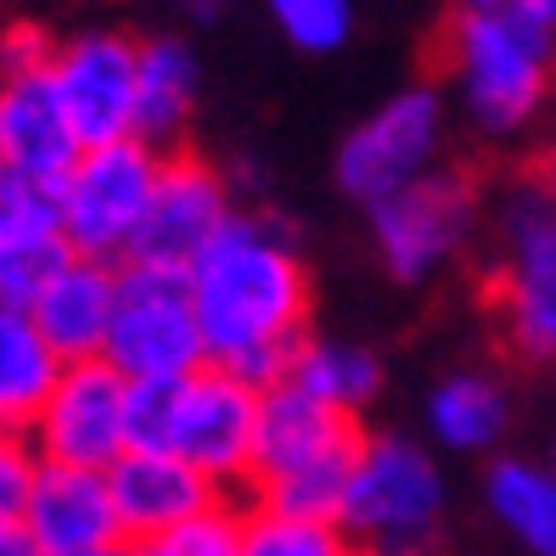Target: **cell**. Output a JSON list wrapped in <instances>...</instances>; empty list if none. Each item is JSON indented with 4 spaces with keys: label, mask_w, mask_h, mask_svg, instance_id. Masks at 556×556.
<instances>
[{
    "label": "cell",
    "mask_w": 556,
    "mask_h": 556,
    "mask_svg": "<svg viewBox=\"0 0 556 556\" xmlns=\"http://www.w3.org/2000/svg\"><path fill=\"white\" fill-rule=\"evenodd\" d=\"M208 366L253 388H276L309 338V265L292 231L270 214H231V225L186 270Z\"/></svg>",
    "instance_id": "1"
},
{
    "label": "cell",
    "mask_w": 556,
    "mask_h": 556,
    "mask_svg": "<svg viewBox=\"0 0 556 556\" xmlns=\"http://www.w3.org/2000/svg\"><path fill=\"white\" fill-rule=\"evenodd\" d=\"M258 388L225 366H203L180 382H129V450H169L203 472L219 495L253 483Z\"/></svg>",
    "instance_id": "2"
},
{
    "label": "cell",
    "mask_w": 556,
    "mask_h": 556,
    "mask_svg": "<svg viewBox=\"0 0 556 556\" xmlns=\"http://www.w3.org/2000/svg\"><path fill=\"white\" fill-rule=\"evenodd\" d=\"M444 68L462 113L483 136H522L556 85V35L517 7L455 12L444 28Z\"/></svg>",
    "instance_id": "3"
},
{
    "label": "cell",
    "mask_w": 556,
    "mask_h": 556,
    "mask_svg": "<svg viewBox=\"0 0 556 556\" xmlns=\"http://www.w3.org/2000/svg\"><path fill=\"white\" fill-rule=\"evenodd\" d=\"M450 511L439 455L410 433H359L338 529L359 556H428Z\"/></svg>",
    "instance_id": "4"
},
{
    "label": "cell",
    "mask_w": 556,
    "mask_h": 556,
    "mask_svg": "<svg viewBox=\"0 0 556 556\" xmlns=\"http://www.w3.org/2000/svg\"><path fill=\"white\" fill-rule=\"evenodd\" d=\"M163 169V152L141 136H124L108 147H85L74 169L56 180V231L79 258L113 265L129 258V242L141 231V214L152 203V186Z\"/></svg>",
    "instance_id": "5"
},
{
    "label": "cell",
    "mask_w": 556,
    "mask_h": 556,
    "mask_svg": "<svg viewBox=\"0 0 556 556\" xmlns=\"http://www.w3.org/2000/svg\"><path fill=\"white\" fill-rule=\"evenodd\" d=\"M102 359L124 382H180L191 371H203L208 349H203V326H198V309H191L186 276L124 265Z\"/></svg>",
    "instance_id": "6"
},
{
    "label": "cell",
    "mask_w": 556,
    "mask_h": 556,
    "mask_svg": "<svg viewBox=\"0 0 556 556\" xmlns=\"http://www.w3.org/2000/svg\"><path fill=\"white\" fill-rule=\"evenodd\" d=\"M439 152H444V96L433 85H410L349 129L332 169L349 203L377 208L382 198L433 175Z\"/></svg>",
    "instance_id": "7"
},
{
    "label": "cell",
    "mask_w": 556,
    "mask_h": 556,
    "mask_svg": "<svg viewBox=\"0 0 556 556\" xmlns=\"http://www.w3.org/2000/svg\"><path fill=\"white\" fill-rule=\"evenodd\" d=\"M371 214L377 258L394 281H433L444 265L462 258V248L478 231V186L462 169H433L416 186L382 198Z\"/></svg>",
    "instance_id": "8"
},
{
    "label": "cell",
    "mask_w": 556,
    "mask_h": 556,
    "mask_svg": "<svg viewBox=\"0 0 556 556\" xmlns=\"http://www.w3.org/2000/svg\"><path fill=\"white\" fill-rule=\"evenodd\" d=\"M495 299L506 343L545 366L556 359V208L540 186H517L501 203V276Z\"/></svg>",
    "instance_id": "9"
},
{
    "label": "cell",
    "mask_w": 556,
    "mask_h": 556,
    "mask_svg": "<svg viewBox=\"0 0 556 556\" xmlns=\"http://www.w3.org/2000/svg\"><path fill=\"white\" fill-rule=\"evenodd\" d=\"M28 444H35L40 462L108 472L129 450V382L108 359L62 366V377L51 382V394L35 416V428H28Z\"/></svg>",
    "instance_id": "10"
},
{
    "label": "cell",
    "mask_w": 556,
    "mask_h": 556,
    "mask_svg": "<svg viewBox=\"0 0 556 556\" xmlns=\"http://www.w3.org/2000/svg\"><path fill=\"white\" fill-rule=\"evenodd\" d=\"M231 186L198 152H163V169L152 186V203L141 214V231L129 242L124 265L147 270H175L186 276L203 258V248L231 225Z\"/></svg>",
    "instance_id": "11"
},
{
    "label": "cell",
    "mask_w": 556,
    "mask_h": 556,
    "mask_svg": "<svg viewBox=\"0 0 556 556\" xmlns=\"http://www.w3.org/2000/svg\"><path fill=\"white\" fill-rule=\"evenodd\" d=\"M51 85L68 113L79 147H108L136 136V85H141V46L113 28H96L51 51Z\"/></svg>",
    "instance_id": "12"
},
{
    "label": "cell",
    "mask_w": 556,
    "mask_h": 556,
    "mask_svg": "<svg viewBox=\"0 0 556 556\" xmlns=\"http://www.w3.org/2000/svg\"><path fill=\"white\" fill-rule=\"evenodd\" d=\"M23 529L35 540L40 556H62V551H90V545H118V511L108 495V472L90 467H62V462H40L35 483L23 501Z\"/></svg>",
    "instance_id": "13"
},
{
    "label": "cell",
    "mask_w": 556,
    "mask_h": 556,
    "mask_svg": "<svg viewBox=\"0 0 556 556\" xmlns=\"http://www.w3.org/2000/svg\"><path fill=\"white\" fill-rule=\"evenodd\" d=\"M79 152L85 147L56 102L51 62L46 68H23V74H0V163L7 169L56 186L74 169Z\"/></svg>",
    "instance_id": "14"
},
{
    "label": "cell",
    "mask_w": 556,
    "mask_h": 556,
    "mask_svg": "<svg viewBox=\"0 0 556 556\" xmlns=\"http://www.w3.org/2000/svg\"><path fill=\"white\" fill-rule=\"evenodd\" d=\"M108 495L118 511L124 545H136V540H152L163 529H175V522L198 517L203 506H214L219 489L169 450H124L108 467Z\"/></svg>",
    "instance_id": "15"
},
{
    "label": "cell",
    "mask_w": 556,
    "mask_h": 556,
    "mask_svg": "<svg viewBox=\"0 0 556 556\" xmlns=\"http://www.w3.org/2000/svg\"><path fill=\"white\" fill-rule=\"evenodd\" d=\"M359 444V421L309 400L304 388L276 382L258 388V433H253V483L299 472L326 455H349Z\"/></svg>",
    "instance_id": "16"
},
{
    "label": "cell",
    "mask_w": 556,
    "mask_h": 556,
    "mask_svg": "<svg viewBox=\"0 0 556 556\" xmlns=\"http://www.w3.org/2000/svg\"><path fill=\"white\" fill-rule=\"evenodd\" d=\"M113 299H118V270L74 253L35 299L28 320H35V332L51 343L62 366H79V359H102L108 326H113Z\"/></svg>",
    "instance_id": "17"
},
{
    "label": "cell",
    "mask_w": 556,
    "mask_h": 556,
    "mask_svg": "<svg viewBox=\"0 0 556 556\" xmlns=\"http://www.w3.org/2000/svg\"><path fill=\"white\" fill-rule=\"evenodd\" d=\"M421 428H428V439L450 455H489L511 428V394L495 371H478V366L444 371L428 388Z\"/></svg>",
    "instance_id": "18"
},
{
    "label": "cell",
    "mask_w": 556,
    "mask_h": 556,
    "mask_svg": "<svg viewBox=\"0 0 556 556\" xmlns=\"http://www.w3.org/2000/svg\"><path fill=\"white\" fill-rule=\"evenodd\" d=\"M483 506L522 556H556V467L534 455H495L483 472Z\"/></svg>",
    "instance_id": "19"
},
{
    "label": "cell",
    "mask_w": 556,
    "mask_h": 556,
    "mask_svg": "<svg viewBox=\"0 0 556 556\" xmlns=\"http://www.w3.org/2000/svg\"><path fill=\"white\" fill-rule=\"evenodd\" d=\"M198 108V56L186 40H147L141 46V85H136V136L147 147H169Z\"/></svg>",
    "instance_id": "20"
},
{
    "label": "cell",
    "mask_w": 556,
    "mask_h": 556,
    "mask_svg": "<svg viewBox=\"0 0 556 556\" xmlns=\"http://www.w3.org/2000/svg\"><path fill=\"white\" fill-rule=\"evenodd\" d=\"M56 377H62V359L35 332V320L23 309H0V433L28 439Z\"/></svg>",
    "instance_id": "21"
},
{
    "label": "cell",
    "mask_w": 556,
    "mask_h": 556,
    "mask_svg": "<svg viewBox=\"0 0 556 556\" xmlns=\"http://www.w3.org/2000/svg\"><path fill=\"white\" fill-rule=\"evenodd\" d=\"M292 388H304L309 400L332 405L343 416H359L382 394V359L366 343H343V338H304L292 354Z\"/></svg>",
    "instance_id": "22"
},
{
    "label": "cell",
    "mask_w": 556,
    "mask_h": 556,
    "mask_svg": "<svg viewBox=\"0 0 556 556\" xmlns=\"http://www.w3.org/2000/svg\"><path fill=\"white\" fill-rule=\"evenodd\" d=\"M242 556H359L338 522L287 517L270 506H242Z\"/></svg>",
    "instance_id": "23"
},
{
    "label": "cell",
    "mask_w": 556,
    "mask_h": 556,
    "mask_svg": "<svg viewBox=\"0 0 556 556\" xmlns=\"http://www.w3.org/2000/svg\"><path fill=\"white\" fill-rule=\"evenodd\" d=\"M349 455H326V462H309L299 472H281L270 483H253V501L287 511V517H309V522H338L343 511V489H349Z\"/></svg>",
    "instance_id": "24"
},
{
    "label": "cell",
    "mask_w": 556,
    "mask_h": 556,
    "mask_svg": "<svg viewBox=\"0 0 556 556\" xmlns=\"http://www.w3.org/2000/svg\"><path fill=\"white\" fill-rule=\"evenodd\" d=\"M74 258V248L62 242V231L40 237H12L0 242V309H35V299L51 287V276Z\"/></svg>",
    "instance_id": "25"
},
{
    "label": "cell",
    "mask_w": 556,
    "mask_h": 556,
    "mask_svg": "<svg viewBox=\"0 0 556 556\" xmlns=\"http://www.w3.org/2000/svg\"><path fill=\"white\" fill-rule=\"evenodd\" d=\"M129 556H242V506L231 495H219L198 517H186L152 540H136Z\"/></svg>",
    "instance_id": "26"
},
{
    "label": "cell",
    "mask_w": 556,
    "mask_h": 556,
    "mask_svg": "<svg viewBox=\"0 0 556 556\" xmlns=\"http://www.w3.org/2000/svg\"><path fill=\"white\" fill-rule=\"evenodd\" d=\"M265 7L299 51H338L354 28L349 0H265Z\"/></svg>",
    "instance_id": "27"
},
{
    "label": "cell",
    "mask_w": 556,
    "mask_h": 556,
    "mask_svg": "<svg viewBox=\"0 0 556 556\" xmlns=\"http://www.w3.org/2000/svg\"><path fill=\"white\" fill-rule=\"evenodd\" d=\"M56 231V186L28 180L0 163V242Z\"/></svg>",
    "instance_id": "28"
},
{
    "label": "cell",
    "mask_w": 556,
    "mask_h": 556,
    "mask_svg": "<svg viewBox=\"0 0 556 556\" xmlns=\"http://www.w3.org/2000/svg\"><path fill=\"white\" fill-rule=\"evenodd\" d=\"M35 467H40L35 444L17 439V433H0V522H17V517H23V501H28V483H35Z\"/></svg>",
    "instance_id": "29"
},
{
    "label": "cell",
    "mask_w": 556,
    "mask_h": 556,
    "mask_svg": "<svg viewBox=\"0 0 556 556\" xmlns=\"http://www.w3.org/2000/svg\"><path fill=\"white\" fill-rule=\"evenodd\" d=\"M51 62V40L35 23H12L0 35V74H23V68H46Z\"/></svg>",
    "instance_id": "30"
},
{
    "label": "cell",
    "mask_w": 556,
    "mask_h": 556,
    "mask_svg": "<svg viewBox=\"0 0 556 556\" xmlns=\"http://www.w3.org/2000/svg\"><path fill=\"white\" fill-rule=\"evenodd\" d=\"M0 556H40L23 522H0Z\"/></svg>",
    "instance_id": "31"
},
{
    "label": "cell",
    "mask_w": 556,
    "mask_h": 556,
    "mask_svg": "<svg viewBox=\"0 0 556 556\" xmlns=\"http://www.w3.org/2000/svg\"><path fill=\"white\" fill-rule=\"evenodd\" d=\"M506 7H517L529 23H540V28H551V35H556V0H506Z\"/></svg>",
    "instance_id": "32"
},
{
    "label": "cell",
    "mask_w": 556,
    "mask_h": 556,
    "mask_svg": "<svg viewBox=\"0 0 556 556\" xmlns=\"http://www.w3.org/2000/svg\"><path fill=\"white\" fill-rule=\"evenodd\" d=\"M540 191H545V203L556 208V141H551V152H545V163H540V180H534Z\"/></svg>",
    "instance_id": "33"
},
{
    "label": "cell",
    "mask_w": 556,
    "mask_h": 556,
    "mask_svg": "<svg viewBox=\"0 0 556 556\" xmlns=\"http://www.w3.org/2000/svg\"><path fill=\"white\" fill-rule=\"evenodd\" d=\"M62 556H129V545H90V551H62Z\"/></svg>",
    "instance_id": "34"
},
{
    "label": "cell",
    "mask_w": 556,
    "mask_h": 556,
    "mask_svg": "<svg viewBox=\"0 0 556 556\" xmlns=\"http://www.w3.org/2000/svg\"><path fill=\"white\" fill-rule=\"evenodd\" d=\"M506 0H455V12H501Z\"/></svg>",
    "instance_id": "35"
},
{
    "label": "cell",
    "mask_w": 556,
    "mask_h": 556,
    "mask_svg": "<svg viewBox=\"0 0 556 556\" xmlns=\"http://www.w3.org/2000/svg\"><path fill=\"white\" fill-rule=\"evenodd\" d=\"M551 467H556V439H551Z\"/></svg>",
    "instance_id": "36"
}]
</instances>
